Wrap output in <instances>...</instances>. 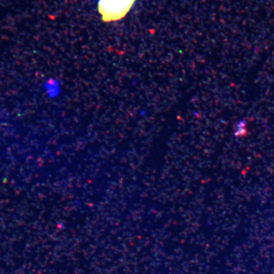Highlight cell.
<instances>
[{
	"label": "cell",
	"mask_w": 274,
	"mask_h": 274,
	"mask_svg": "<svg viewBox=\"0 0 274 274\" xmlns=\"http://www.w3.org/2000/svg\"><path fill=\"white\" fill-rule=\"evenodd\" d=\"M136 0H98L97 10L102 21H119L127 15Z\"/></svg>",
	"instance_id": "obj_1"
},
{
	"label": "cell",
	"mask_w": 274,
	"mask_h": 274,
	"mask_svg": "<svg viewBox=\"0 0 274 274\" xmlns=\"http://www.w3.org/2000/svg\"><path fill=\"white\" fill-rule=\"evenodd\" d=\"M46 92L50 97H54L59 94L60 86L56 81H48L46 84Z\"/></svg>",
	"instance_id": "obj_2"
}]
</instances>
